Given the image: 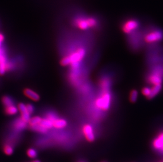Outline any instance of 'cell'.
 Listing matches in <instances>:
<instances>
[{"label": "cell", "instance_id": "9a60e30c", "mask_svg": "<svg viewBox=\"0 0 163 162\" xmlns=\"http://www.w3.org/2000/svg\"><path fill=\"white\" fill-rule=\"evenodd\" d=\"M18 107L15 106V105H12L11 106L5 107V111L6 114L9 115H13L16 114L18 112Z\"/></svg>", "mask_w": 163, "mask_h": 162}, {"label": "cell", "instance_id": "3957f363", "mask_svg": "<svg viewBox=\"0 0 163 162\" xmlns=\"http://www.w3.org/2000/svg\"><path fill=\"white\" fill-rule=\"evenodd\" d=\"M86 55V51L84 48H78L68 56H65L61 61L63 66L70 65L73 63H80Z\"/></svg>", "mask_w": 163, "mask_h": 162}, {"label": "cell", "instance_id": "4316f807", "mask_svg": "<svg viewBox=\"0 0 163 162\" xmlns=\"http://www.w3.org/2000/svg\"><path fill=\"white\" fill-rule=\"evenodd\" d=\"M78 162H86V161H85V160H79V161H78Z\"/></svg>", "mask_w": 163, "mask_h": 162}, {"label": "cell", "instance_id": "8fae6325", "mask_svg": "<svg viewBox=\"0 0 163 162\" xmlns=\"http://www.w3.org/2000/svg\"><path fill=\"white\" fill-rule=\"evenodd\" d=\"M67 121L59 117L53 122V127L56 129H63L67 126Z\"/></svg>", "mask_w": 163, "mask_h": 162}, {"label": "cell", "instance_id": "603a6c76", "mask_svg": "<svg viewBox=\"0 0 163 162\" xmlns=\"http://www.w3.org/2000/svg\"><path fill=\"white\" fill-rule=\"evenodd\" d=\"M151 92V88L149 87H145L142 89V93L144 95L148 98L150 95Z\"/></svg>", "mask_w": 163, "mask_h": 162}, {"label": "cell", "instance_id": "7402d4cb", "mask_svg": "<svg viewBox=\"0 0 163 162\" xmlns=\"http://www.w3.org/2000/svg\"><path fill=\"white\" fill-rule=\"evenodd\" d=\"M27 154L30 158H34L37 155V152L34 148H30L27 150Z\"/></svg>", "mask_w": 163, "mask_h": 162}, {"label": "cell", "instance_id": "7a4b0ae2", "mask_svg": "<svg viewBox=\"0 0 163 162\" xmlns=\"http://www.w3.org/2000/svg\"><path fill=\"white\" fill-rule=\"evenodd\" d=\"M142 40L147 44H154L163 40V31L158 27L150 26L142 32Z\"/></svg>", "mask_w": 163, "mask_h": 162}, {"label": "cell", "instance_id": "9c48e42d", "mask_svg": "<svg viewBox=\"0 0 163 162\" xmlns=\"http://www.w3.org/2000/svg\"><path fill=\"white\" fill-rule=\"evenodd\" d=\"M18 107V110L21 113V119L23 121H24L25 123H28L29 121L30 120V115H31L27 111L26 105L21 103L19 104Z\"/></svg>", "mask_w": 163, "mask_h": 162}, {"label": "cell", "instance_id": "83f0119b", "mask_svg": "<svg viewBox=\"0 0 163 162\" xmlns=\"http://www.w3.org/2000/svg\"><path fill=\"white\" fill-rule=\"evenodd\" d=\"M40 162L39 160H34V161H33V162Z\"/></svg>", "mask_w": 163, "mask_h": 162}, {"label": "cell", "instance_id": "6da1fadb", "mask_svg": "<svg viewBox=\"0 0 163 162\" xmlns=\"http://www.w3.org/2000/svg\"><path fill=\"white\" fill-rule=\"evenodd\" d=\"M72 24L80 31H90L98 30L101 27V22L96 15L80 12L73 17Z\"/></svg>", "mask_w": 163, "mask_h": 162}, {"label": "cell", "instance_id": "484cf974", "mask_svg": "<svg viewBox=\"0 0 163 162\" xmlns=\"http://www.w3.org/2000/svg\"><path fill=\"white\" fill-rule=\"evenodd\" d=\"M4 54H5L4 50H3V49H2V48H0V56H2Z\"/></svg>", "mask_w": 163, "mask_h": 162}, {"label": "cell", "instance_id": "30bf717a", "mask_svg": "<svg viewBox=\"0 0 163 162\" xmlns=\"http://www.w3.org/2000/svg\"><path fill=\"white\" fill-rule=\"evenodd\" d=\"M111 85V80L109 77H102L99 82V85L101 87V91L110 89Z\"/></svg>", "mask_w": 163, "mask_h": 162}, {"label": "cell", "instance_id": "cb8c5ba5", "mask_svg": "<svg viewBox=\"0 0 163 162\" xmlns=\"http://www.w3.org/2000/svg\"><path fill=\"white\" fill-rule=\"evenodd\" d=\"M28 112L29 113L30 115L32 114L34 112V107L32 104H26Z\"/></svg>", "mask_w": 163, "mask_h": 162}, {"label": "cell", "instance_id": "ac0fdd59", "mask_svg": "<svg viewBox=\"0 0 163 162\" xmlns=\"http://www.w3.org/2000/svg\"><path fill=\"white\" fill-rule=\"evenodd\" d=\"M42 118L40 117H34L30 119L28 123L29 124L30 127L35 126L40 124V123L42 121Z\"/></svg>", "mask_w": 163, "mask_h": 162}, {"label": "cell", "instance_id": "f546056e", "mask_svg": "<svg viewBox=\"0 0 163 162\" xmlns=\"http://www.w3.org/2000/svg\"></svg>", "mask_w": 163, "mask_h": 162}, {"label": "cell", "instance_id": "5bb4252c", "mask_svg": "<svg viewBox=\"0 0 163 162\" xmlns=\"http://www.w3.org/2000/svg\"><path fill=\"white\" fill-rule=\"evenodd\" d=\"M162 89V85H155L153 86V87L151 88V92L150 95L149 96L148 98L152 99L154 98L155 96L157 95L161 91Z\"/></svg>", "mask_w": 163, "mask_h": 162}, {"label": "cell", "instance_id": "d6986e66", "mask_svg": "<svg viewBox=\"0 0 163 162\" xmlns=\"http://www.w3.org/2000/svg\"><path fill=\"white\" fill-rule=\"evenodd\" d=\"M137 97H138V92H137V91L135 89L132 90V91L130 92V102H133V103L136 102Z\"/></svg>", "mask_w": 163, "mask_h": 162}, {"label": "cell", "instance_id": "2e32d148", "mask_svg": "<svg viewBox=\"0 0 163 162\" xmlns=\"http://www.w3.org/2000/svg\"><path fill=\"white\" fill-rule=\"evenodd\" d=\"M41 126L43 127V128L48 130L49 129H51L53 127V123L52 121L49 120V119L45 118V119H42V121L41 122L40 124Z\"/></svg>", "mask_w": 163, "mask_h": 162}, {"label": "cell", "instance_id": "5b68a950", "mask_svg": "<svg viewBox=\"0 0 163 162\" xmlns=\"http://www.w3.org/2000/svg\"><path fill=\"white\" fill-rule=\"evenodd\" d=\"M140 23L136 18H128L123 21L121 25V31L123 33L129 36L139 30Z\"/></svg>", "mask_w": 163, "mask_h": 162}, {"label": "cell", "instance_id": "7c38bea8", "mask_svg": "<svg viewBox=\"0 0 163 162\" xmlns=\"http://www.w3.org/2000/svg\"><path fill=\"white\" fill-rule=\"evenodd\" d=\"M24 93L27 98L34 101H38L40 100V96L39 95V94L30 89H24Z\"/></svg>", "mask_w": 163, "mask_h": 162}, {"label": "cell", "instance_id": "e0dca14e", "mask_svg": "<svg viewBox=\"0 0 163 162\" xmlns=\"http://www.w3.org/2000/svg\"><path fill=\"white\" fill-rule=\"evenodd\" d=\"M2 103L5 107L11 106L12 105H14V101L12 98L9 96H4L2 98Z\"/></svg>", "mask_w": 163, "mask_h": 162}, {"label": "cell", "instance_id": "ba28073f", "mask_svg": "<svg viewBox=\"0 0 163 162\" xmlns=\"http://www.w3.org/2000/svg\"><path fill=\"white\" fill-rule=\"evenodd\" d=\"M153 148L160 153H163V131L159 132L152 142Z\"/></svg>", "mask_w": 163, "mask_h": 162}, {"label": "cell", "instance_id": "ffe728a7", "mask_svg": "<svg viewBox=\"0 0 163 162\" xmlns=\"http://www.w3.org/2000/svg\"><path fill=\"white\" fill-rule=\"evenodd\" d=\"M31 129L32 130H34V131H36L37 132H39V133H46V132L48 131L47 129L43 128L40 124L37 125V126H35L32 127H31Z\"/></svg>", "mask_w": 163, "mask_h": 162}, {"label": "cell", "instance_id": "f1b7e54d", "mask_svg": "<svg viewBox=\"0 0 163 162\" xmlns=\"http://www.w3.org/2000/svg\"><path fill=\"white\" fill-rule=\"evenodd\" d=\"M159 162H163V160H161V161H160Z\"/></svg>", "mask_w": 163, "mask_h": 162}, {"label": "cell", "instance_id": "277c9868", "mask_svg": "<svg viewBox=\"0 0 163 162\" xmlns=\"http://www.w3.org/2000/svg\"><path fill=\"white\" fill-rule=\"evenodd\" d=\"M111 100L112 95L110 89L101 91L100 95L95 101V106L100 110L106 111L110 108Z\"/></svg>", "mask_w": 163, "mask_h": 162}, {"label": "cell", "instance_id": "52a82bcc", "mask_svg": "<svg viewBox=\"0 0 163 162\" xmlns=\"http://www.w3.org/2000/svg\"><path fill=\"white\" fill-rule=\"evenodd\" d=\"M82 131L84 134V136L85 139L89 142H92L95 139V134H94V130L91 125L89 124H86L84 125Z\"/></svg>", "mask_w": 163, "mask_h": 162}, {"label": "cell", "instance_id": "8992f818", "mask_svg": "<svg viewBox=\"0 0 163 162\" xmlns=\"http://www.w3.org/2000/svg\"><path fill=\"white\" fill-rule=\"evenodd\" d=\"M147 81L153 86L162 85L163 81V67H157L153 70L147 78Z\"/></svg>", "mask_w": 163, "mask_h": 162}, {"label": "cell", "instance_id": "44dd1931", "mask_svg": "<svg viewBox=\"0 0 163 162\" xmlns=\"http://www.w3.org/2000/svg\"><path fill=\"white\" fill-rule=\"evenodd\" d=\"M4 152L7 155H11L12 154L13 152V148L12 147V146L7 144L6 145L4 146Z\"/></svg>", "mask_w": 163, "mask_h": 162}, {"label": "cell", "instance_id": "d4e9b609", "mask_svg": "<svg viewBox=\"0 0 163 162\" xmlns=\"http://www.w3.org/2000/svg\"><path fill=\"white\" fill-rule=\"evenodd\" d=\"M4 41V36H3V34L0 33V48L2 45V43Z\"/></svg>", "mask_w": 163, "mask_h": 162}, {"label": "cell", "instance_id": "4fadbf2b", "mask_svg": "<svg viewBox=\"0 0 163 162\" xmlns=\"http://www.w3.org/2000/svg\"><path fill=\"white\" fill-rule=\"evenodd\" d=\"M27 123L23 121L21 117L19 119L16 120L13 124L14 129L18 131H21L27 127Z\"/></svg>", "mask_w": 163, "mask_h": 162}]
</instances>
